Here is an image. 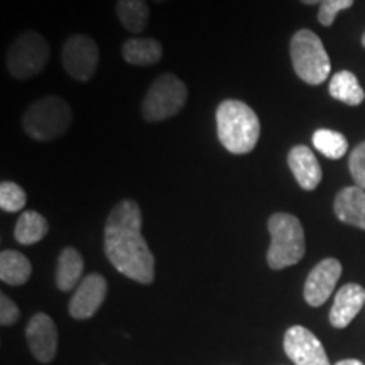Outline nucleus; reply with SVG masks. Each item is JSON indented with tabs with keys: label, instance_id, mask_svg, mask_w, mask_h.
Here are the masks:
<instances>
[{
	"label": "nucleus",
	"instance_id": "25",
	"mask_svg": "<svg viewBox=\"0 0 365 365\" xmlns=\"http://www.w3.org/2000/svg\"><path fill=\"white\" fill-rule=\"evenodd\" d=\"M349 170L355 181V186L365 190V140L350 153Z\"/></svg>",
	"mask_w": 365,
	"mask_h": 365
},
{
	"label": "nucleus",
	"instance_id": "11",
	"mask_svg": "<svg viewBox=\"0 0 365 365\" xmlns=\"http://www.w3.org/2000/svg\"><path fill=\"white\" fill-rule=\"evenodd\" d=\"M26 339L31 352L39 362H51L58 349V330L51 317L46 313L34 314L26 328Z\"/></svg>",
	"mask_w": 365,
	"mask_h": 365
},
{
	"label": "nucleus",
	"instance_id": "1",
	"mask_svg": "<svg viewBox=\"0 0 365 365\" xmlns=\"http://www.w3.org/2000/svg\"><path fill=\"white\" fill-rule=\"evenodd\" d=\"M105 255L129 279L150 284L154 281V255L143 235V212L134 200H122L105 222Z\"/></svg>",
	"mask_w": 365,
	"mask_h": 365
},
{
	"label": "nucleus",
	"instance_id": "4",
	"mask_svg": "<svg viewBox=\"0 0 365 365\" xmlns=\"http://www.w3.org/2000/svg\"><path fill=\"white\" fill-rule=\"evenodd\" d=\"M73 124V112L65 98L48 95L36 100L22 115V127L31 139L49 143L65 135Z\"/></svg>",
	"mask_w": 365,
	"mask_h": 365
},
{
	"label": "nucleus",
	"instance_id": "12",
	"mask_svg": "<svg viewBox=\"0 0 365 365\" xmlns=\"http://www.w3.org/2000/svg\"><path fill=\"white\" fill-rule=\"evenodd\" d=\"M107 296V281L100 274H90L76 287L70 301V314L75 319H88L102 307Z\"/></svg>",
	"mask_w": 365,
	"mask_h": 365
},
{
	"label": "nucleus",
	"instance_id": "29",
	"mask_svg": "<svg viewBox=\"0 0 365 365\" xmlns=\"http://www.w3.org/2000/svg\"><path fill=\"white\" fill-rule=\"evenodd\" d=\"M362 46L365 48V33H364V36H362Z\"/></svg>",
	"mask_w": 365,
	"mask_h": 365
},
{
	"label": "nucleus",
	"instance_id": "28",
	"mask_svg": "<svg viewBox=\"0 0 365 365\" xmlns=\"http://www.w3.org/2000/svg\"><path fill=\"white\" fill-rule=\"evenodd\" d=\"M299 2H303V4H307V6H314V4H322V0H299Z\"/></svg>",
	"mask_w": 365,
	"mask_h": 365
},
{
	"label": "nucleus",
	"instance_id": "2",
	"mask_svg": "<svg viewBox=\"0 0 365 365\" xmlns=\"http://www.w3.org/2000/svg\"><path fill=\"white\" fill-rule=\"evenodd\" d=\"M217 134L228 153L249 154L259 143L261 122L247 103L228 98L217 108Z\"/></svg>",
	"mask_w": 365,
	"mask_h": 365
},
{
	"label": "nucleus",
	"instance_id": "24",
	"mask_svg": "<svg viewBox=\"0 0 365 365\" xmlns=\"http://www.w3.org/2000/svg\"><path fill=\"white\" fill-rule=\"evenodd\" d=\"M354 0H322L318 9V21L319 24L330 27L335 22L339 12L346 11V9L352 7Z\"/></svg>",
	"mask_w": 365,
	"mask_h": 365
},
{
	"label": "nucleus",
	"instance_id": "13",
	"mask_svg": "<svg viewBox=\"0 0 365 365\" xmlns=\"http://www.w3.org/2000/svg\"><path fill=\"white\" fill-rule=\"evenodd\" d=\"M365 303V289L360 284L350 282L340 287L330 309V323L335 328H345L352 323Z\"/></svg>",
	"mask_w": 365,
	"mask_h": 365
},
{
	"label": "nucleus",
	"instance_id": "8",
	"mask_svg": "<svg viewBox=\"0 0 365 365\" xmlns=\"http://www.w3.org/2000/svg\"><path fill=\"white\" fill-rule=\"evenodd\" d=\"M98 61V46L90 36L73 34L63 44L61 63L73 80L90 81L97 73Z\"/></svg>",
	"mask_w": 365,
	"mask_h": 365
},
{
	"label": "nucleus",
	"instance_id": "22",
	"mask_svg": "<svg viewBox=\"0 0 365 365\" xmlns=\"http://www.w3.org/2000/svg\"><path fill=\"white\" fill-rule=\"evenodd\" d=\"M313 145L328 159L344 158L349 150V140L344 134L330 129H318L313 134Z\"/></svg>",
	"mask_w": 365,
	"mask_h": 365
},
{
	"label": "nucleus",
	"instance_id": "17",
	"mask_svg": "<svg viewBox=\"0 0 365 365\" xmlns=\"http://www.w3.org/2000/svg\"><path fill=\"white\" fill-rule=\"evenodd\" d=\"M83 257L76 249L66 247L61 250L58 257L56 267V286L61 291H71L76 284H80L81 274H83Z\"/></svg>",
	"mask_w": 365,
	"mask_h": 365
},
{
	"label": "nucleus",
	"instance_id": "16",
	"mask_svg": "<svg viewBox=\"0 0 365 365\" xmlns=\"http://www.w3.org/2000/svg\"><path fill=\"white\" fill-rule=\"evenodd\" d=\"M122 56L129 65L153 66L163 58V44L150 38L127 39L122 44Z\"/></svg>",
	"mask_w": 365,
	"mask_h": 365
},
{
	"label": "nucleus",
	"instance_id": "7",
	"mask_svg": "<svg viewBox=\"0 0 365 365\" xmlns=\"http://www.w3.org/2000/svg\"><path fill=\"white\" fill-rule=\"evenodd\" d=\"M51 48L43 34L24 31L12 41L7 49V71L16 80H29L39 75L49 61Z\"/></svg>",
	"mask_w": 365,
	"mask_h": 365
},
{
	"label": "nucleus",
	"instance_id": "6",
	"mask_svg": "<svg viewBox=\"0 0 365 365\" xmlns=\"http://www.w3.org/2000/svg\"><path fill=\"white\" fill-rule=\"evenodd\" d=\"M188 88L175 73H163L149 86L140 105L144 120L163 122L175 117L185 108Z\"/></svg>",
	"mask_w": 365,
	"mask_h": 365
},
{
	"label": "nucleus",
	"instance_id": "10",
	"mask_svg": "<svg viewBox=\"0 0 365 365\" xmlns=\"http://www.w3.org/2000/svg\"><path fill=\"white\" fill-rule=\"evenodd\" d=\"M340 276L341 264L336 259L328 257L318 262L308 274L307 282H304V299L309 307L318 308L325 304L335 289Z\"/></svg>",
	"mask_w": 365,
	"mask_h": 365
},
{
	"label": "nucleus",
	"instance_id": "5",
	"mask_svg": "<svg viewBox=\"0 0 365 365\" xmlns=\"http://www.w3.org/2000/svg\"><path fill=\"white\" fill-rule=\"evenodd\" d=\"M291 63L296 75L308 85H322L331 71L330 56L313 31L299 29L289 41Z\"/></svg>",
	"mask_w": 365,
	"mask_h": 365
},
{
	"label": "nucleus",
	"instance_id": "18",
	"mask_svg": "<svg viewBox=\"0 0 365 365\" xmlns=\"http://www.w3.org/2000/svg\"><path fill=\"white\" fill-rule=\"evenodd\" d=\"M115 14L122 27L132 34H143L149 24V6L145 0H117Z\"/></svg>",
	"mask_w": 365,
	"mask_h": 365
},
{
	"label": "nucleus",
	"instance_id": "27",
	"mask_svg": "<svg viewBox=\"0 0 365 365\" xmlns=\"http://www.w3.org/2000/svg\"><path fill=\"white\" fill-rule=\"evenodd\" d=\"M335 365H364L360 360H355V359H346V360H340V362H336Z\"/></svg>",
	"mask_w": 365,
	"mask_h": 365
},
{
	"label": "nucleus",
	"instance_id": "9",
	"mask_svg": "<svg viewBox=\"0 0 365 365\" xmlns=\"http://www.w3.org/2000/svg\"><path fill=\"white\" fill-rule=\"evenodd\" d=\"M284 352L294 365H331L318 336L301 325L286 331Z\"/></svg>",
	"mask_w": 365,
	"mask_h": 365
},
{
	"label": "nucleus",
	"instance_id": "3",
	"mask_svg": "<svg viewBox=\"0 0 365 365\" xmlns=\"http://www.w3.org/2000/svg\"><path fill=\"white\" fill-rule=\"evenodd\" d=\"M271 245L267 250V264L274 271H281L298 264L307 252L304 228L299 218L291 213H274L267 220Z\"/></svg>",
	"mask_w": 365,
	"mask_h": 365
},
{
	"label": "nucleus",
	"instance_id": "20",
	"mask_svg": "<svg viewBox=\"0 0 365 365\" xmlns=\"http://www.w3.org/2000/svg\"><path fill=\"white\" fill-rule=\"evenodd\" d=\"M328 91L335 100L346 105H360L365 100V93L357 76L352 71H339L331 76Z\"/></svg>",
	"mask_w": 365,
	"mask_h": 365
},
{
	"label": "nucleus",
	"instance_id": "15",
	"mask_svg": "<svg viewBox=\"0 0 365 365\" xmlns=\"http://www.w3.org/2000/svg\"><path fill=\"white\" fill-rule=\"evenodd\" d=\"M333 210L340 222L365 230V190L346 186L336 195Z\"/></svg>",
	"mask_w": 365,
	"mask_h": 365
},
{
	"label": "nucleus",
	"instance_id": "30",
	"mask_svg": "<svg viewBox=\"0 0 365 365\" xmlns=\"http://www.w3.org/2000/svg\"><path fill=\"white\" fill-rule=\"evenodd\" d=\"M154 2H168V0H154Z\"/></svg>",
	"mask_w": 365,
	"mask_h": 365
},
{
	"label": "nucleus",
	"instance_id": "23",
	"mask_svg": "<svg viewBox=\"0 0 365 365\" xmlns=\"http://www.w3.org/2000/svg\"><path fill=\"white\" fill-rule=\"evenodd\" d=\"M27 195L21 185L14 181H2L0 185V208L7 213H17L26 207Z\"/></svg>",
	"mask_w": 365,
	"mask_h": 365
},
{
	"label": "nucleus",
	"instance_id": "26",
	"mask_svg": "<svg viewBox=\"0 0 365 365\" xmlns=\"http://www.w3.org/2000/svg\"><path fill=\"white\" fill-rule=\"evenodd\" d=\"M19 317L21 312L19 308H17V304L14 303L11 298H7L6 294L0 296V323H2L4 327L14 325V323L19 319Z\"/></svg>",
	"mask_w": 365,
	"mask_h": 365
},
{
	"label": "nucleus",
	"instance_id": "14",
	"mask_svg": "<svg viewBox=\"0 0 365 365\" xmlns=\"http://www.w3.org/2000/svg\"><path fill=\"white\" fill-rule=\"evenodd\" d=\"M287 166L303 190L313 191L322 182V166L308 145H294L287 154Z\"/></svg>",
	"mask_w": 365,
	"mask_h": 365
},
{
	"label": "nucleus",
	"instance_id": "21",
	"mask_svg": "<svg viewBox=\"0 0 365 365\" xmlns=\"http://www.w3.org/2000/svg\"><path fill=\"white\" fill-rule=\"evenodd\" d=\"M49 225L48 220L41 215L39 212H34V210H29V212L21 213L19 220H17L16 230H14V235H16V240L22 245H33L38 244L48 235Z\"/></svg>",
	"mask_w": 365,
	"mask_h": 365
},
{
	"label": "nucleus",
	"instance_id": "19",
	"mask_svg": "<svg viewBox=\"0 0 365 365\" xmlns=\"http://www.w3.org/2000/svg\"><path fill=\"white\" fill-rule=\"evenodd\" d=\"M31 274H33V266L24 254L17 252V250H2L0 254V279L6 284H26Z\"/></svg>",
	"mask_w": 365,
	"mask_h": 365
}]
</instances>
